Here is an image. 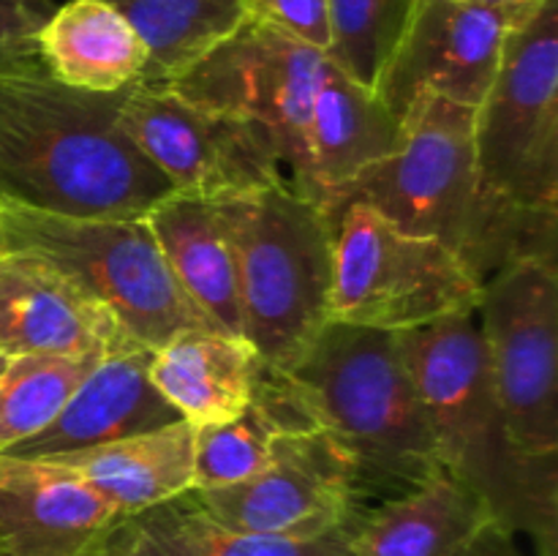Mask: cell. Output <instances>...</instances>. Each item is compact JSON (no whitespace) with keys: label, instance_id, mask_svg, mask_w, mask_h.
<instances>
[{"label":"cell","instance_id":"6da1fadb","mask_svg":"<svg viewBox=\"0 0 558 556\" xmlns=\"http://www.w3.org/2000/svg\"><path fill=\"white\" fill-rule=\"evenodd\" d=\"M363 202L398 229L445 243L480 283L521 259H556L558 210H532L485 185L474 109L414 98L398 147L332 191L322 210Z\"/></svg>","mask_w":558,"mask_h":556},{"label":"cell","instance_id":"7a4b0ae2","mask_svg":"<svg viewBox=\"0 0 558 556\" xmlns=\"http://www.w3.org/2000/svg\"><path fill=\"white\" fill-rule=\"evenodd\" d=\"M120 93H82L41 58L0 65V205L93 218H142L172 185L120 131Z\"/></svg>","mask_w":558,"mask_h":556},{"label":"cell","instance_id":"3957f363","mask_svg":"<svg viewBox=\"0 0 558 556\" xmlns=\"http://www.w3.org/2000/svg\"><path fill=\"white\" fill-rule=\"evenodd\" d=\"M281 374L347 458L357 512L401 499L441 472L401 333L327 322Z\"/></svg>","mask_w":558,"mask_h":556},{"label":"cell","instance_id":"277c9868","mask_svg":"<svg viewBox=\"0 0 558 556\" xmlns=\"http://www.w3.org/2000/svg\"><path fill=\"white\" fill-rule=\"evenodd\" d=\"M447 474L472 488L534 556H558V456L515 445L496 401L477 316L458 314L401 333Z\"/></svg>","mask_w":558,"mask_h":556},{"label":"cell","instance_id":"5b68a950","mask_svg":"<svg viewBox=\"0 0 558 556\" xmlns=\"http://www.w3.org/2000/svg\"><path fill=\"white\" fill-rule=\"evenodd\" d=\"M238 262L243 338L287 371L330 322L332 234L325 213L292 185L216 202Z\"/></svg>","mask_w":558,"mask_h":556},{"label":"cell","instance_id":"8992f818","mask_svg":"<svg viewBox=\"0 0 558 556\" xmlns=\"http://www.w3.org/2000/svg\"><path fill=\"white\" fill-rule=\"evenodd\" d=\"M0 249L31 251L63 267L150 349L185 330H216L174 281L145 216H63L0 205Z\"/></svg>","mask_w":558,"mask_h":556},{"label":"cell","instance_id":"52a82bcc","mask_svg":"<svg viewBox=\"0 0 558 556\" xmlns=\"http://www.w3.org/2000/svg\"><path fill=\"white\" fill-rule=\"evenodd\" d=\"M322 213L332 234L330 322L407 333L477 311L483 283L445 243L403 232L363 202Z\"/></svg>","mask_w":558,"mask_h":556},{"label":"cell","instance_id":"ba28073f","mask_svg":"<svg viewBox=\"0 0 558 556\" xmlns=\"http://www.w3.org/2000/svg\"><path fill=\"white\" fill-rule=\"evenodd\" d=\"M485 185L532 210H558V0L512 16L499 69L474 109Z\"/></svg>","mask_w":558,"mask_h":556},{"label":"cell","instance_id":"9c48e42d","mask_svg":"<svg viewBox=\"0 0 558 556\" xmlns=\"http://www.w3.org/2000/svg\"><path fill=\"white\" fill-rule=\"evenodd\" d=\"M325 65L327 52L248 16L163 87L191 104L262 125L276 140L292 189L305 196V131Z\"/></svg>","mask_w":558,"mask_h":556},{"label":"cell","instance_id":"30bf717a","mask_svg":"<svg viewBox=\"0 0 558 556\" xmlns=\"http://www.w3.org/2000/svg\"><path fill=\"white\" fill-rule=\"evenodd\" d=\"M485 363L515 445L558 456V267L521 259L480 289Z\"/></svg>","mask_w":558,"mask_h":556},{"label":"cell","instance_id":"8fae6325","mask_svg":"<svg viewBox=\"0 0 558 556\" xmlns=\"http://www.w3.org/2000/svg\"><path fill=\"white\" fill-rule=\"evenodd\" d=\"M118 125L174 194L189 200L227 202L292 185L262 125L185 101L163 85L131 87Z\"/></svg>","mask_w":558,"mask_h":556},{"label":"cell","instance_id":"7c38bea8","mask_svg":"<svg viewBox=\"0 0 558 556\" xmlns=\"http://www.w3.org/2000/svg\"><path fill=\"white\" fill-rule=\"evenodd\" d=\"M189 496L221 527L272 537H322L360 516L347 458L319 425L283 434L254 478Z\"/></svg>","mask_w":558,"mask_h":556},{"label":"cell","instance_id":"4fadbf2b","mask_svg":"<svg viewBox=\"0 0 558 556\" xmlns=\"http://www.w3.org/2000/svg\"><path fill=\"white\" fill-rule=\"evenodd\" d=\"M518 9L414 0L374 93L398 120L420 96L477 109L499 69L507 27Z\"/></svg>","mask_w":558,"mask_h":556},{"label":"cell","instance_id":"5bb4252c","mask_svg":"<svg viewBox=\"0 0 558 556\" xmlns=\"http://www.w3.org/2000/svg\"><path fill=\"white\" fill-rule=\"evenodd\" d=\"M131 347L145 343L63 267L0 249V354H114Z\"/></svg>","mask_w":558,"mask_h":556},{"label":"cell","instance_id":"9a60e30c","mask_svg":"<svg viewBox=\"0 0 558 556\" xmlns=\"http://www.w3.org/2000/svg\"><path fill=\"white\" fill-rule=\"evenodd\" d=\"M349 545L354 556H523L515 534L445 469L412 494L360 512Z\"/></svg>","mask_w":558,"mask_h":556},{"label":"cell","instance_id":"2e32d148","mask_svg":"<svg viewBox=\"0 0 558 556\" xmlns=\"http://www.w3.org/2000/svg\"><path fill=\"white\" fill-rule=\"evenodd\" d=\"M125 518L65 469L0 456V556H90Z\"/></svg>","mask_w":558,"mask_h":556},{"label":"cell","instance_id":"e0dca14e","mask_svg":"<svg viewBox=\"0 0 558 556\" xmlns=\"http://www.w3.org/2000/svg\"><path fill=\"white\" fill-rule=\"evenodd\" d=\"M153 352L150 347H131L98 360L38 434L0 456L44 461L178 423L180 414L150 379Z\"/></svg>","mask_w":558,"mask_h":556},{"label":"cell","instance_id":"ac0fdd59","mask_svg":"<svg viewBox=\"0 0 558 556\" xmlns=\"http://www.w3.org/2000/svg\"><path fill=\"white\" fill-rule=\"evenodd\" d=\"M401 140V120L368 87L357 85L327 58L305 131L308 191L316 205L371 164L390 156Z\"/></svg>","mask_w":558,"mask_h":556},{"label":"cell","instance_id":"d6986e66","mask_svg":"<svg viewBox=\"0 0 558 556\" xmlns=\"http://www.w3.org/2000/svg\"><path fill=\"white\" fill-rule=\"evenodd\" d=\"M265 363L245 338L185 330L153 352L150 379L180 414L199 425L232 420L254 401Z\"/></svg>","mask_w":558,"mask_h":556},{"label":"cell","instance_id":"ffe728a7","mask_svg":"<svg viewBox=\"0 0 558 556\" xmlns=\"http://www.w3.org/2000/svg\"><path fill=\"white\" fill-rule=\"evenodd\" d=\"M194 425L178 420L107 445L44 458V463L76 474L123 516H136L194 488Z\"/></svg>","mask_w":558,"mask_h":556},{"label":"cell","instance_id":"44dd1931","mask_svg":"<svg viewBox=\"0 0 558 556\" xmlns=\"http://www.w3.org/2000/svg\"><path fill=\"white\" fill-rule=\"evenodd\" d=\"M44 69L82 93H120L140 85L147 49L131 22L107 0H65L36 33Z\"/></svg>","mask_w":558,"mask_h":556},{"label":"cell","instance_id":"7402d4cb","mask_svg":"<svg viewBox=\"0 0 558 556\" xmlns=\"http://www.w3.org/2000/svg\"><path fill=\"white\" fill-rule=\"evenodd\" d=\"M145 221L191 303L218 333L243 338L238 262L216 202L172 194L150 207Z\"/></svg>","mask_w":558,"mask_h":556},{"label":"cell","instance_id":"603a6c76","mask_svg":"<svg viewBox=\"0 0 558 556\" xmlns=\"http://www.w3.org/2000/svg\"><path fill=\"white\" fill-rule=\"evenodd\" d=\"M125 556H354L349 529L311 540L221 527L189 494L125 518Z\"/></svg>","mask_w":558,"mask_h":556},{"label":"cell","instance_id":"cb8c5ba5","mask_svg":"<svg viewBox=\"0 0 558 556\" xmlns=\"http://www.w3.org/2000/svg\"><path fill=\"white\" fill-rule=\"evenodd\" d=\"M316 425L281 371L265 365L256 396L238 418L199 425L194 436V488L243 483L267 467L283 434Z\"/></svg>","mask_w":558,"mask_h":556},{"label":"cell","instance_id":"d4e9b609","mask_svg":"<svg viewBox=\"0 0 558 556\" xmlns=\"http://www.w3.org/2000/svg\"><path fill=\"white\" fill-rule=\"evenodd\" d=\"M140 33L147 69L140 85H163L248 20V0H107Z\"/></svg>","mask_w":558,"mask_h":556},{"label":"cell","instance_id":"484cf974","mask_svg":"<svg viewBox=\"0 0 558 556\" xmlns=\"http://www.w3.org/2000/svg\"><path fill=\"white\" fill-rule=\"evenodd\" d=\"M101 358L107 354L11 358L0 379V452L38 434Z\"/></svg>","mask_w":558,"mask_h":556},{"label":"cell","instance_id":"4316f807","mask_svg":"<svg viewBox=\"0 0 558 556\" xmlns=\"http://www.w3.org/2000/svg\"><path fill=\"white\" fill-rule=\"evenodd\" d=\"M412 5L414 0H327V58L357 85L374 90Z\"/></svg>","mask_w":558,"mask_h":556},{"label":"cell","instance_id":"83f0119b","mask_svg":"<svg viewBox=\"0 0 558 556\" xmlns=\"http://www.w3.org/2000/svg\"><path fill=\"white\" fill-rule=\"evenodd\" d=\"M248 16L327 52L330 22L327 0H248Z\"/></svg>","mask_w":558,"mask_h":556},{"label":"cell","instance_id":"f1b7e54d","mask_svg":"<svg viewBox=\"0 0 558 556\" xmlns=\"http://www.w3.org/2000/svg\"><path fill=\"white\" fill-rule=\"evenodd\" d=\"M54 5V0H0V65L38 55L36 33Z\"/></svg>","mask_w":558,"mask_h":556},{"label":"cell","instance_id":"f546056e","mask_svg":"<svg viewBox=\"0 0 558 556\" xmlns=\"http://www.w3.org/2000/svg\"><path fill=\"white\" fill-rule=\"evenodd\" d=\"M90 556H125V521Z\"/></svg>","mask_w":558,"mask_h":556},{"label":"cell","instance_id":"4dcf8cb0","mask_svg":"<svg viewBox=\"0 0 558 556\" xmlns=\"http://www.w3.org/2000/svg\"><path fill=\"white\" fill-rule=\"evenodd\" d=\"M463 3L488 5V9H518V5L529 3V0H463Z\"/></svg>","mask_w":558,"mask_h":556},{"label":"cell","instance_id":"1f68e13d","mask_svg":"<svg viewBox=\"0 0 558 556\" xmlns=\"http://www.w3.org/2000/svg\"><path fill=\"white\" fill-rule=\"evenodd\" d=\"M9 363H11V358L0 354V379H3V374H5V368H9Z\"/></svg>","mask_w":558,"mask_h":556}]
</instances>
